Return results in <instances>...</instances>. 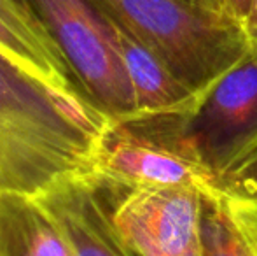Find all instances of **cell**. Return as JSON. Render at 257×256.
Masks as SVG:
<instances>
[{
    "mask_svg": "<svg viewBox=\"0 0 257 256\" xmlns=\"http://www.w3.org/2000/svg\"><path fill=\"white\" fill-rule=\"evenodd\" d=\"M114 23L161 60L194 95L250 51L245 32L182 0H95Z\"/></svg>",
    "mask_w": 257,
    "mask_h": 256,
    "instance_id": "7a4b0ae2",
    "label": "cell"
},
{
    "mask_svg": "<svg viewBox=\"0 0 257 256\" xmlns=\"http://www.w3.org/2000/svg\"><path fill=\"white\" fill-rule=\"evenodd\" d=\"M89 178L107 202L122 242L163 256H201L203 193L189 188H122Z\"/></svg>",
    "mask_w": 257,
    "mask_h": 256,
    "instance_id": "277c9868",
    "label": "cell"
},
{
    "mask_svg": "<svg viewBox=\"0 0 257 256\" xmlns=\"http://www.w3.org/2000/svg\"><path fill=\"white\" fill-rule=\"evenodd\" d=\"M91 176L122 188H189L205 197L220 192L217 176L201 163L135 135L114 120L96 144Z\"/></svg>",
    "mask_w": 257,
    "mask_h": 256,
    "instance_id": "5b68a950",
    "label": "cell"
},
{
    "mask_svg": "<svg viewBox=\"0 0 257 256\" xmlns=\"http://www.w3.org/2000/svg\"><path fill=\"white\" fill-rule=\"evenodd\" d=\"M219 186L229 193L257 200V146L220 174Z\"/></svg>",
    "mask_w": 257,
    "mask_h": 256,
    "instance_id": "8fae6325",
    "label": "cell"
},
{
    "mask_svg": "<svg viewBox=\"0 0 257 256\" xmlns=\"http://www.w3.org/2000/svg\"><path fill=\"white\" fill-rule=\"evenodd\" d=\"M37 198L61 228L74 256H133L89 174L67 176Z\"/></svg>",
    "mask_w": 257,
    "mask_h": 256,
    "instance_id": "8992f818",
    "label": "cell"
},
{
    "mask_svg": "<svg viewBox=\"0 0 257 256\" xmlns=\"http://www.w3.org/2000/svg\"><path fill=\"white\" fill-rule=\"evenodd\" d=\"M0 56L48 88L84 95L63 51L27 0H0Z\"/></svg>",
    "mask_w": 257,
    "mask_h": 256,
    "instance_id": "52a82bcc",
    "label": "cell"
},
{
    "mask_svg": "<svg viewBox=\"0 0 257 256\" xmlns=\"http://www.w3.org/2000/svg\"><path fill=\"white\" fill-rule=\"evenodd\" d=\"M182 2L189 4V6L194 7V9H200V11H203V13H208V14H212V16L219 18L215 14V9H213L212 0H182Z\"/></svg>",
    "mask_w": 257,
    "mask_h": 256,
    "instance_id": "5bb4252c",
    "label": "cell"
},
{
    "mask_svg": "<svg viewBox=\"0 0 257 256\" xmlns=\"http://www.w3.org/2000/svg\"><path fill=\"white\" fill-rule=\"evenodd\" d=\"M0 256H74L37 195L0 192Z\"/></svg>",
    "mask_w": 257,
    "mask_h": 256,
    "instance_id": "9c48e42d",
    "label": "cell"
},
{
    "mask_svg": "<svg viewBox=\"0 0 257 256\" xmlns=\"http://www.w3.org/2000/svg\"><path fill=\"white\" fill-rule=\"evenodd\" d=\"M128 247V246H126ZM130 249V247H128ZM132 251L133 256H163V254H158V253H153V251H135V249H130Z\"/></svg>",
    "mask_w": 257,
    "mask_h": 256,
    "instance_id": "9a60e30c",
    "label": "cell"
},
{
    "mask_svg": "<svg viewBox=\"0 0 257 256\" xmlns=\"http://www.w3.org/2000/svg\"><path fill=\"white\" fill-rule=\"evenodd\" d=\"M112 25L135 97L137 114H170L191 109L196 95L149 48L117 23L112 21Z\"/></svg>",
    "mask_w": 257,
    "mask_h": 256,
    "instance_id": "ba28073f",
    "label": "cell"
},
{
    "mask_svg": "<svg viewBox=\"0 0 257 256\" xmlns=\"http://www.w3.org/2000/svg\"><path fill=\"white\" fill-rule=\"evenodd\" d=\"M201 256H257V200L226 190L203 197Z\"/></svg>",
    "mask_w": 257,
    "mask_h": 256,
    "instance_id": "30bf717a",
    "label": "cell"
},
{
    "mask_svg": "<svg viewBox=\"0 0 257 256\" xmlns=\"http://www.w3.org/2000/svg\"><path fill=\"white\" fill-rule=\"evenodd\" d=\"M63 51L84 95L110 120L137 114L110 18L95 0H27Z\"/></svg>",
    "mask_w": 257,
    "mask_h": 256,
    "instance_id": "3957f363",
    "label": "cell"
},
{
    "mask_svg": "<svg viewBox=\"0 0 257 256\" xmlns=\"http://www.w3.org/2000/svg\"><path fill=\"white\" fill-rule=\"evenodd\" d=\"M114 121L198 161L219 179L257 146V49L200 93L191 109Z\"/></svg>",
    "mask_w": 257,
    "mask_h": 256,
    "instance_id": "6da1fadb",
    "label": "cell"
},
{
    "mask_svg": "<svg viewBox=\"0 0 257 256\" xmlns=\"http://www.w3.org/2000/svg\"><path fill=\"white\" fill-rule=\"evenodd\" d=\"M212 2L215 14L220 20L236 25L245 32V23L248 20L252 0H212Z\"/></svg>",
    "mask_w": 257,
    "mask_h": 256,
    "instance_id": "7c38bea8",
    "label": "cell"
},
{
    "mask_svg": "<svg viewBox=\"0 0 257 256\" xmlns=\"http://www.w3.org/2000/svg\"><path fill=\"white\" fill-rule=\"evenodd\" d=\"M245 34H247V39L250 42V48L257 49V0H252L248 20L245 23Z\"/></svg>",
    "mask_w": 257,
    "mask_h": 256,
    "instance_id": "4fadbf2b",
    "label": "cell"
}]
</instances>
